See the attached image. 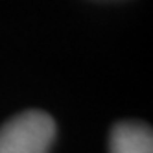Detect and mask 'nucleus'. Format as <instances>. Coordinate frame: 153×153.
<instances>
[{
    "label": "nucleus",
    "mask_w": 153,
    "mask_h": 153,
    "mask_svg": "<svg viewBox=\"0 0 153 153\" xmlns=\"http://www.w3.org/2000/svg\"><path fill=\"white\" fill-rule=\"evenodd\" d=\"M53 138V118L31 109L9 118L0 127V153H48Z\"/></svg>",
    "instance_id": "nucleus-1"
},
{
    "label": "nucleus",
    "mask_w": 153,
    "mask_h": 153,
    "mask_svg": "<svg viewBox=\"0 0 153 153\" xmlns=\"http://www.w3.org/2000/svg\"><path fill=\"white\" fill-rule=\"evenodd\" d=\"M111 153H153L151 127L140 122H120L111 131Z\"/></svg>",
    "instance_id": "nucleus-2"
}]
</instances>
